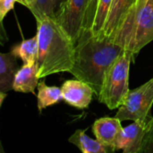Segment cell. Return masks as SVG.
I'll return each mask as SVG.
<instances>
[{
  "mask_svg": "<svg viewBox=\"0 0 153 153\" xmlns=\"http://www.w3.org/2000/svg\"><path fill=\"white\" fill-rule=\"evenodd\" d=\"M38 64L25 65L18 70L13 85V91L22 93H32L36 95L35 89L39 84Z\"/></svg>",
  "mask_w": 153,
  "mask_h": 153,
  "instance_id": "12",
  "label": "cell"
},
{
  "mask_svg": "<svg viewBox=\"0 0 153 153\" xmlns=\"http://www.w3.org/2000/svg\"><path fill=\"white\" fill-rule=\"evenodd\" d=\"M121 120L114 117H101L97 119L92 125V132L98 141L106 147L109 148L113 152H116L115 147L117 142L123 131Z\"/></svg>",
  "mask_w": 153,
  "mask_h": 153,
  "instance_id": "9",
  "label": "cell"
},
{
  "mask_svg": "<svg viewBox=\"0 0 153 153\" xmlns=\"http://www.w3.org/2000/svg\"><path fill=\"white\" fill-rule=\"evenodd\" d=\"M37 22L39 40V77L70 72L74 60V43L55 17L44 16Z\"/></svg>",
  "mask_w": 153,
  "mask_h": 153,
  "instance_id": "2",
  "label": "cell"
},
{
  "mask_svg": "<svg viewBox=\"0 0 153 153\" xmlns=\"http://www.w3.org/2000/svg\"><path fill=\"white\" fill-rule=\"evenodd\" d=\"M134 59V56L125 50L105 73L98 100L109 109H117L123 105L130 91L129 72Z\"/></svg>",
  "mask_w": 153,
  "mask_h": 153,
  "instance_id": "4",
  "label": "cell"
},
{
  "mask_svg": "<svg viewBox=\"0 0 153 153\" xmlns=\"http://www.w3.org/2000/svg\"><path fill=\"white\" fill-rule=\"evenodd\" d=\"M12 52L0 54V96L1 104L6 93L13 90L15 75L20 69L17 60Z\"/></svg>",
  "mask_w": 153,
  "mask_h": 153,
  "instance_id": "11",
  "label": "cell"
},
{
  "mask_svg": "<svg viewBox=\"0 0 153 153\" xmlns=\"http://www.w3.org/2000/svg\"><path fill=\"white\" fill-rule=\"evenodd\" d=\"M111 4L112 0H98L95 17L92 24V31L94 35L99 36L102 33L111 8Z\"/></svg>",
  "mask_w": 153,
  "mask_h": 153,
  "instance_id": "16",
  "label": "cell"
},
{
  "mask_svg": "<svg viewBox=\"0 0 153 153\" xmlns=\"http://www.w3.org/2000/svg\"><path fill=\"white\" fill-rule=\"evenodd\" d=\"M140 153H153V117L149 122L148 130L143 139Z\"/></svg>",
  "mask_w": 153,
  "mask_h": 153,
  "instance_id": "17",
  "label": "cell"
},
{
  "mask_svg": "<svg viewBox=\"0 0 153 153\" xmlns=\"http://www.w3.org/2000/svg\"><path fill=\"white\" fill-rule=\"evenodd\" d=\"M15 2H16L15 0H0V20H1V22H3L5 15L11 10H13Z\"/></svg>",
  "mask_w": 153,
  "mask_h": 153,
  "instance_id": "18",
  "label": "cell"
},
{
  "mask_svg": "<svg viewBox=\"0 0 153 153\" xmlns=\"http://www.w3.org/2000/svg\"><path fill=\"white\" fill-rule=\"evenodd\" d=\"M134 56L153 40V0L135 4L112 39Z\"/></svg>",
  "mask_w": 153,
  "mask_h": 153,
  "instance_id": "3",
  "label": "cell"
},
{
  "mask_svg": "<svg viewBox=\"0 0 153 153\" xmlns=\"http://www.w3.org/2000/svg\"><path fill=\"white\" fill-rule=\"evenodd\" d=\"M137 0H112L111 8L101 34L113 39Z\"/></svg>",
  "mask_w": 153,
  "mask_h": 153,
  "instance_id": "10",
  "label": "cell"
},
{
  "mask_svg": "<svg viewBox=\"0 0 153 153\" xmlns=\"http://www.w3.org/2000/svg\"><path fill=\"white\" fill-rule=\"evenodd\" d=\"M96 0H65L55 11V19L75 44L82 31L92 29Z\"/></svg>",
  "mask_w": 153,
  "mask_h": 153,
  "instance_id": "5",
  "label": "cell"
},
{
  "mask_svg": "<svg viewBox=\"0 0 153 153\" xmlns=\"http://www.w3.org/2000/svg\"><path fill=\"white\" fill-rule=\"evenodd\" d=\"M69 143L75 145L83 153H108L113 152L97 139H91L85 134V130H76L68 139Z\"/></svg>",
  "mask_w": 153,
  "mask_h": 153,
  "instance_id": "13",
  "label": "cell"
},
{
  "mask_svg": "<svg viewBox=\"0 0 153 153\" xmlns=\"http://www.w3.org/2000/svg\"><path fill=\"white\" fill-rule=\"evenodd\" d=\"M153 105V77L140 87L130 90L127 97L118 108L116 117L121 121L132 120L149 123Z\"/></svg>",
  "mask_w": 153,
  "mask_h": 153,
  "instance_id": "6",
  "label": "cell"
},
{
  "mask_svg": "<svg viewBox=\"0 0 153 153\" xmlns=\"http://www.w3.org/2000/svg\"><path fill=\"white\" fill-rule=\"evenodd\" d=\"M148 126L149 123L134 121L132 125L123 128L115 147L116 152L122 150L125 153H140Z\"/></svg>",
  "mask_w": 153,
  "mask_h": 153,
  "instance_id": "8",
  "label": "cell"
},
{
  "mask_svg": "<svg viewBox=\"0 0 153 153\" xmlns=\"http://www.w3.org/2000/svg\"><path fill=\"white\" fill-rule=\"evenodd\" d=\"M125 49L112 39L94 35L91 28L85 29L74 44V60L70 74L88 83L98 97L107 70Z\"/></svg>",
  "mask_w": 153,
  "mask_h": 153,
  "instance_id": "1",
  "label": "cell"
},
{
  "mask_svg": "<svg viewBox=\"0 0 153 153\" xmlns=\"http://www.w3.org/2000/svg\"><path fill=\"white\" fill-rule=\"evenodd\" d=\"M63 100L70 106L84 109L90 106L94 93L93 89L81 80H67L62 86Z\"/></svg>",
  "mask_w": 153,
  "mask_h": 153,
  "instance_id": "7",
  "label": "cell"
},
{
  "mask_svg": "<svg viewBox=\"0 0 153 153\" xmlns=\"http://www.w3.org/2000/svg\"><path fill=\"white\" fill-rule=\"evenodd\" d=\"M65 0H55V11L57 9V7L64 2Z\"/></svg>",
  "mask_w": 153,
  "mask_h": 153,
  "instance_id": "19",
  "label": "cell"
},
{
  "mask_svg": "<svg viewBox=\"0 0 153 153\" xmlns=\"http://www.w3.org/2000/svg\"><path fill=\"white\" fill-rule=\"evenodd\" d=\"M147 1H148V0H137L136 4H145Z\"/></svg>",
  "mask_w": 153,
  "mask_h": 153,
  "instance_id": "20",
  "label": "cell"
},
{
  "mask_svg": "<svg viewBox=\"0 0 153 153\" xmlns=\"http://www.w3.org/2000/svg\"><path fill=\"white\" fill-rule=\"evenodd\" d=\"M38 108L39 112L46 108L55 105L63 100L61 88L56 86H48L45 82H40L38 84Z\"/></svg>",
  "mask_w": 153,
  "mask_h": 153,
  "instance_id": "15",
  "label": "cell"
},
{
  "mask_svg": "<svg viewBox=\"0 0 153 153\" xmlns=\"http://www.w3.org/2000/svg\"><path fill=\"white\" fill-rule=\"evenodd\" d=\"M96 2H97V3H98V0H96Z\"/></svg>",
  "mask_w": 153,
  "mask_h": 153,
  "instance_id": "21",
  "label": "cell"
},
{
  "mask_svg": "<svg viewBox=\"0 0 153 153\" xmlns=\"http://www.w3.org/2000/svg\"><path fill=\"white\" fill-rule=\"evenodd\" d=\"M11 52L17 57H20L23 64L33 65L37 63L39 54V40L37 34L29 39H24L21 43L14 45Z\"/></svg>",
  "mask_w": 153,
  "mask_h": 153,
  "instance_id": "14",
  "label": "cell"
}]
</instances>
